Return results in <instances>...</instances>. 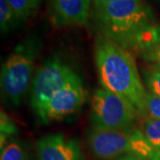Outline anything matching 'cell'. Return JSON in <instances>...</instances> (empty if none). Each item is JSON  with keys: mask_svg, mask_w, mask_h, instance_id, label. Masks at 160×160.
Returning a JSON list of instances; mask_svg holds the SVG:
<instances>
[{"mask_svg": "<svg viewBox=\"0 0 160 160\" xmlns=\"http://www.w3.org/2000/svg\"><path fill=\"white\" fill-rule=\"evenodd\" d=\"M94 22L102 36L128 52H141L158 32L153 14L142 0H119L94 7Z\"/></svg>", "mask_w": 160, "mask_h": 160, "instance_id": "6da1fadb", "label": "cell"}, {"mask_svg": "<svg viewBox=\"0 0 160 160\" xmlns=\"http://www.w3.org/2000/svg\"><path fill=\"white\" fill-rule=\"evenodd\" d=\"M95 63L103 88L126 98L143 116L147 90L130 52L100 36L95 44Z\"/></svg>", "mask_w": 160, "mask_h": 160, "instance_id": "7a4b0ae2", "label": "cell"}, {"mask_svg": "<svg viewBox=\"0 0 160 160\" xmlns=\"http://www.w3.org/2000/svg\"><path fill=\"white\" fill-rule=\"evenodd\" d=\"M39 42L34 38L20 43L3 64L1 92L6 103L18 107L29 88Z\"/></svg>", "mask_w": 160, "mask_h": 160, "instance_id": "3957f363", "label": "cell"}, {"mask_svg": "<svg viewBox=\"0 0 160 160\" xmlns=\"http://www.w3.org/2000/svg\"><path fill=\"white\" fill-rule=\"evenodd\" d=\"M86 142L91 154L99 160L117 159L126 155L146 160L155 153L141 129L107 131L92 127L87 132Z\"/></svg>", "mask_w": 160, "mask_h": 160, "instance_id": "277c9868", "label": "cell"}, {"mask_svg": "<svg viewBox=\"0 0 160 160\" xmlns=\"http://www.w3.org/2000/svg\"><path fill=\"white\" fill-rule=\"evenodd\" d=\"M140 115L126 98L105 88L94 92L91 103V123L93 128L107 131L133 129Z\"/></svg>", "mask_w": 160, "mask_h": 160, "instance_id": "5b68a950", "label": "cell"}, {"mask_svg": "<svg viewBox=\"0 0 160 160\" xmlns=\"http://www.w3.org/2000/svg\"><path fill=\"white\" fill-rule=\"evenodd\" d=\"M76 73L59 58L46 61L35 75L30 89V105L38 117L47 102Z\"/></svg>", "mask_w": 160, "mask_h": 160, "instance_id": "8992f818", "label": "cell"}, {"mask_svg": "<svg viewBox=\"0 0 160 160\" xmlns=\"http://www.w3.org/2000/svg\"><path fill=\"white\" fill-rule=\"evenodd\" d=\"M86 101V91L82 80L76 74L49 100L38 116L43 123L62 120L76 113Z\"/></svg>", "mask_w": 160, "mask_h": 160, "instance_id": "52a82bcc", "label": "cell"}, {"mask_svg": "<svg viewBox=\"0 0 160 160\" xmlns=\"http://www.w3.org/2000/svg\"><path fill=\"white\" fill-rule=\"evenodd\" d=\"M38 160H83L79 143L62 133H52L39 139L36 145Z\"/></svg>", "mask_w": 160, "mask_h": 160, "instance_id": "ba28073f", "label": "cell"}, {"mask_svg": "<svg viewBox=\"0 0 160 160\" xmlns=\"http://www.w3.org/2000/svg\"><path fill=\"white\" fill-rule=\"evenodd\" d=\"M90 0H52L51 16L56 26L84 25L88 19Z\"/></svg>", "mask_w": 160, "mask_h": 160, "instance_id": "9c48e42d", "label": "cell"}, {"mask_svg": "<svg viewBox=\"0 0 160 160\" xmlns=\"http://www.w3.org/2000/svg\"><path fill=\"white\" fill-rule=\"evenodd\" d=\"M141 130L155 153L160 156V120L146 118Z\"/></svg>", "mask_w": 160, "mask_h": 160, "instance_id": "30bf717a", "label": "cell"}, {"mask_svg": "<svg viewBox=\"0 0 160 160\" xmlns=\"http://www.w3.org/2000/svg\"><path fill=\"white\" fill-rule=\"evenodd\" d=\"M0 160H32V158L22 143L13 141L1 149Z\"/></svg>", "mask_w": 160, "mask_h": 160, "instance_id": "8fae6325", "label": "cell"}, {"mask_svg": "<svg viewBox=\"0 0 160 160\" xmlns=\"http://www.w3.org/2000/svg\"><path fill=\"white\" fill-rule=\"evenodd\" d=\"M19 20H25L38 7L40 0H6Z\"/></svg>", "mask_w": 160, "mask_h": 160, "instance_id": "7c38bea8", "label": "cell"}, {"mask_svg": "<svg viewBox=\"0 0 160 160\" xmlns=\"http://www.w3.org/2000/svg\"><path fill=\"white\" fill-rule=\"evenodd\" d=\"M17 16L12 11L6 0H0V28L6 33L12 29L18 22Z\"/></svg>", "mask_w": 160, "mask_h": 160, "instance_id": "4fadbf2b", "label": "cell"}, {"mask_svg": "<svg viewBox=\"0 0 160 160\" xmlns=\"http://www.w3.org/2000/svg\"><path fill=\"white\" fill-rule=\"evenodd\" d=\"M141 53L144 60L156 63V65H160V29H158L153 40L143 48Z\"/></svg>", "mask_w": 160, "mask_h": 160, "instance_id": "5bb4252c", "label": "cell"}, {"mask_svg": "<svg viewBox=\"0 0 160 160\" xmlns=\"http://www.w3.org/2000/svg\"><path fill=\"white\" fill-rule=\"evenodd\" d=\"M143 116L160 120V97L149 91H147L146 93Z\"/></svg>", "mask_w": 160, "mask_h": 160, "instance_id": "9a60e30c", "label": "cell"}, {"mask_svg": "<svg viewBox=\"0 0 160 160\" xmlns=\"http://www.w3.org/2000/svg\"><path fill=\"white\" fill-rule=\"evenodd\" d=\"M145 83L149 91L160 97V69L156 66L154 69L144 72Z\"/></svg>", "mask_w": 160, "mask_h": 160, "instance_id": "2e32d148", "label": "cell"}, {"mask_svg": "<svg viewBox=\"0 0 160 160\" xmlns=\"http://www.w3.org/2000/svg\"><path fill=\"white\" fill-rule=\"evenodd\" d=\"M17 132V128L6 113L1 112V148L6 142V138ZM6 145V144H5Z\"/></svg>", "mask_w": 160, "mask_h": 160, "instance_id": "e0dca14e", "label": "cell"}, {"mask_svg": "<svg viewBox=\"0 0 160 160\" xmlns=\"http://www.w3.org/2000/svg\"><path fill=\"white\" fill-rule=\"evenodd\" d=\"M92 1H93L94 7H99V6H105L109 3H113L116 1H119V0H92Z\"/></svg>", "mask_w": 160, "mask_h": 160, "instance_id": "ac0fdd59", "label": "cell"}, {"mask_svg": "<svg viewBox=\"0 0 160 160\" xmlns=\"http://www.w3.org/2000/svg\"><path fill=\"white\" fill-rule=\"evenodd\" d=\"M116 160H144L142 158H140L138 157L135 156H132V155H126V156H123V157H120L118 158H117Z\"/></svg>", "mask_w": 160, "mask_h": 160, "instance_id": "d6986e66", "label": "cell"}, {"mask_svg": "<svg viewBox=\"0 0 160 160\" xmlns=\"http://www.w3.org/2000/svg\"><path fill=\"white\" fill-rule=\"evenodd\" d=\"M149 160H160V156L159 155L154 153V154H153V156L151 157V158H150Z\"/></svg>", "mask_w": 160, "mask_h": 160, "instance_id": "ffe728a7", "label": "cell"}, {"mask_svg": "<svg viewBox=\"0 0 160 160\" xmlns=\"http://www.w3.org/2000/svg\"><path fill=\"white\" fill-rule=\"evenodd\" d=\"M157 66H158V68L160 69V65H157Z\"/></svg>", "mask_w": 160, "mask_h": 160, "instance_id": "44dd1931", "label": "cell"}, {"mask_svg": "<svg viewBox=\"0 0 160 160\" xmlns=\"http://www.w3.org/2000/svg\"><path fill=\"white\" fill-rule=\"evenodd\" d=\"M40 1H41V0H40Z\"/></svg>", "mask_w": 160, "mask_h": 160, "instance_id": "7402d4cb", "label": "cell"}]
</instances>
